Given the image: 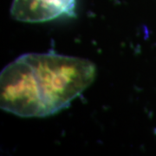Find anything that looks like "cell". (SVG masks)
<instances>
[{
  "instance_id": "cell-2",
  "label": "cell",
  "mask_w": 156,
  "mask_h": 156,
  "mask_svg": "<svg viewBox=\"0 0 156 156\" xmlns=\"http://www.w3.org/2000/svg\"><path fill=\"white\" fill-rule=\"evenodd\" d=\"M76 0H13L11 14L24 23H44L75 14Z\"/></svg>"
},
{
  "instance_id": "cell-1",
  "label": "cell",
  "mask_w": 156,
  "mask_h": 156,
  "mask_svg": "<svg viewBox=\"0 0 156 156\" xmlns=\"http://www.w3.org/2000/svg\"><path fill=\"white\" fill-rule=\"evenodd\" d=\"M95 64L54 51L24 54L0 76V106L20 117H46L70 105L93 83Z\"/></svg>"
}]
</instances>
